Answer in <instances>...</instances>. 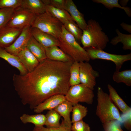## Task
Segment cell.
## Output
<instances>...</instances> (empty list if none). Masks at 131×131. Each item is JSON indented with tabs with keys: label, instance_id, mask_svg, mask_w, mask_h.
Segmentation results:
<instances>
[{
	"label": "cell",
	"instance_id": "obj_1",
	"mask_svg": "<svg viewBox=\"0 0 131 131\" xmlns=\"http://www.w3.org/2000/svg\"><path fill=\"white\" fill-rule=\"evenodd\" d=\"M73 62H64L46 58L30 72L23 75L14 74L13 85L22 103L34 109L52 96L65 95L70 87L69 69Z\"/></svg>",
	"mask_w": 131,
	"mask_h": 131
},
{
	"label": "cell",
	"instance_id": "obj_2",
	"mask_svg": "<svg viewBox=\"0 0 131 131\" xmlns=\"http://www.w3.org/2000/svg\"><path fill=\"white\" fill-rule=\"evenodd\" d=\"M87 24L86 28L82 31L81 39L83 48L103 50L109 41L108 36L102 31L99 23L95 20L90 19Z\"/></svg>",
	"mask_w": 131,
	"mask_h": 131
},
{
	"label": "cell",
	"instance_id": "obj_3",
	"mask_svg": "<svg viewBox=\"0 0 131 131\" xmlns=\"http://www.w3.org/2000/svg\"><path fill=\"white\" fill-rule=\"evenodd\" d=\"M97 100L96 114L102 124L113 120L122 123L120 112L109 95L99 87L97 89Z\"/></svg>",
	"mask_w": 131,
	"mask_h": 131
},
{
	"label": "cell",
	"instance_id": "obj_4",
	"mask_svg": "<svg viewBox=\"0 0 131 131\" xmlns=\"http://www.w3.org/2000/svg\"><path fill=\"white\" fill-rule=\"evenodd\" d=\"M61 34L58 39L60 48L74 61L88 62L90 60L85 49L82 47L74 37L66 30L63 25Z\"/></svg>",
	"mask_w": 131,
	"mask_h": 131
},
{
	"label": "cell",
	"instance_id": "obj_5",
	"mask_svg": "<svg viewBox=\"0 0 131 131\" xmlns=\"http://www.w3.org/2000/svg\"><path fill=\"white\" fill-rule=\"evenodd\" d=\"M63 25L58 19L46 11L37 15L31 27L36 28L58 39L61 34Z\"/></svg>",
	"mask_w": 131,
	"mask_h": 131
},
{
	"label": "cell",
	"instance_id": "obj_6",
	"mask_svg": "<svg viewBox=\"0 0 131 131\" xmlns=\"http://www.w3.org/2000/svg\"><path fill=\"white\" fill-rule=\"evenodd\" d=\"M66 100L72 103L74 106L79 102L92 105L94 95L93 90L81 84L71 86L65 95Z\"/></svg>",
	"mask_w": 131,
	"mask_h": 131
},
{
	"label": "cell",
	"instance_id": "obj_7",
	"mask_svg": "<svg viewBox=\"0 0 131 131\" xmlns=\"http://www.w3.org/2000/svg\"><path fill=\"white\" fill-rule=\"evenodd\" d=\"M90 59H100L113 62L116 66V71H119L123 63L131 60V53L120 55L107 52L103 50L90 48L85 49Z\"/></svg>",
	"mask_w": 131,
	"mask_h": 131
},
{
	"label": "cell",
	"instance_id": "obj_8",
	"mask_svg": "<svg viewBox=\"0 0 131 131\" xmlns=\"http://www.w3.org/2000/svg\"><path fill=\"white\" fill-rule=\"evenodd\" d=\"M36 15L26 9L19 7L15 9L11 19L6 26L21 29L27 25L31 26Z\"/></svg>",
	"mask_w": 131,
	"mask_h": 131
},
{
	"label": "cell",
	"instance_id": "obj_9",
	"mask_svg": "<svg viewBox=\"0 0 131 131\" xmlns=\"http://www.w3.org/2000/svg\"><path fill=\"white\" fill-rule=\"evenodd\" d=\"M79 65L80 83L93 90L96 85V79L99 76V73L88 62H80Z\"/></svg>",
	"mask_w": 131,
	"mask_h": 131
},
{
	"label": "cell",
	"instance_id": "obj_10",
	"mask_svg": "<svg viewBox=\"0 0 131 131\" xmlns=\"http://www.w3.org/2000/svg\"><path fill=\"white\" fill-rule=\"evenodd\" d=\"M31 26L27 25L22 29L20 34L10 46L4 48L9 53L17 56L19 53L26 47L27 42L32 36Z\"/></svg>",
	"mask_w": 131,
	"mask_h": 131
},
{
	"label": "cell",
	"instance_id": "obj_11",
	"mask_svg": "<svg viewBox=\"0 0 131 131\" xmlns=\"http://www.w3.org/2000/svg\"><path fill=\"white\" fill-rule=\"evenodd\" d=\"M22 29L5 26L0 29V48L11 45L21 32Z\"/></svg>",
	"mask_w": 131,
	"mask_h": 131
},
{
	"label": "cell",
	"instance_id": "obj_12",
	"mask_svg": "<svg viewBox=\"0 0 131 131\" xmlns=\"http://www.w3.org/2000/svg\"><path fill=\"white\" fill-rule=\"evenodd\" d=\"M32 35L45 48L53 46H59L58 39L52 35L35 27H31Z\"/></svg>",
	"mask_w": 131,
	"mask_h": 131
},
{
	"label": "cell",
	"instance_id": "obj_13",
	"mask_svg": "<svg viewBox=\"0 0 131 131\" xmlns=\"http://www.w3.org/2000/svg\"><path fill=\"white\" fill-rule=\"evenodd\" d=\"M65 9L69 13L80 29L83 31L86 28L87 24L84 15L78 10L72 0H66Z\"/></svg>",
	"mask_w": 131,
	"mask_h": 131
},
{
	"label": "cell",
	"instance_id": "obj_14",
	"mask_svg": "<svg viewBox=\"0 0 131 131\" xmlns=\"http://www.w3.org/2000/svg\"><path fill=\"white\" fill-rule=\"evenodd\" d=\"M65 100V95H53L38 105L34 109V111L36 113L40 114L46 110L54 109Z\"/></svg>",
	"mask_w": 131,
	"mask_h": 131
},
{
	"label": "cell",
	"instance_id": "obj_15",
	"mask_svg": "<svg viewBox=\"0 0 131 131\" xmlns=\"http://www.w3.org/2000/svg\"><path fill=\"white\" fill-rule=\"evenodd\" d=\"M17 56L28 73L33 71L39 63L26 47L20 52Z\"/></svg>",
	"mask_w": 131,
	"mask_h": 131
},
{
	"label": "cell",
	"instance_id": "obj_16",
	"mask_svg": "<svg viewBox=\"0 0 131 131\" xmlns=\"http://www.w3.org/2000/svg\"><path fill=\"white\" fill-rule=\"evenodd\" d=\"M47 58L51 60L64 62L74 61L72 58L57 46L45 48Z\"/></svg>",
	"mask_w": 131,
	"mask_h": 131
},
{
	"label": "cell",
	"instance_id": "obj_17",
	"mask_svg": "<svg viewBox=\"0 0 131 131\" xmlns=\"http://www.w3.org/2000/svg\"><path fill=\"white\" fill-rule=\"evenodd\" d=\"M26 47L39 62L47 58L45 48L32 35L27 42Z\"/></svg>",
	"mask_w": 131,
	"mask_h": 131
},
{
	"label": "cell",
	"instance_id": "obj_18",
	"mask_svg": "<svg viewBox=\"0 0 131 131\" xmlns=\"http://www.w3.org/2000/svg\"><path fill=\"white\" fill-rule=\"evenodd\" d=\"M0 57L7 61L12 66L16 68L19 71L20 75H24L28 73L18 57L9 53L4 48H0Z\"/></svg>",
	"mask_w": 131,
	"mask_h": 131
},
{
	"label": "cell",
	"instance_id": "obj_19",
	"mask_svg": "<svg viewBox=\"0 0 131 131\" xmlns=\"http://www.w3.org/2000/svg\"><path fill=\"white\" fill-rule=\"evenodd\" d=\"M45 6L42 0H22L20 7L39 15L46 12Z\"/></svg>",
	"mask_w": 131,
	"mask_h": 131
},
{
	"label": "cell",
	"instance_id": "obj_20",
	"mask_svg": "<svg viewBox=\"0 0 131 131\" xmlns=\"http://www.w3.org/2000/svg\"><path fill=\"white\" fill-rule=\"evenodd\" d=\"M109 95L112 100L123 114L126 113L131 108L124 102L118 94L115 89L110 84L107 85Z\"/></svg>",
	"mask_w": 131,
	"mask_h": 131
},
{
	"label": "cell",
	"instance_id": "obj_21",
	"mask_svg": "<svg viewBox=\"0 0 131 131\" xmlns=\"http://www.w3.org/2000/svg\"><path fill=\"white\" fill-rule=\"evenodd\" d=\"M46 11L59 20L63 25L67 21H74L68 12L65 9L55 8L50 5H45Z\"/></svg>",
	"mask_w": 131,
	"mask_h": 131
},
{
	"label": "cell",
	"instance_id": "obj_22",
	"mask_svg": "<svg viewBox=\"0 0 131 131\" xmlns=\"http://www.w3.org/2000/svg\"><path fill=\"white\" fill-rule=\"evenodd\" d=\"M73 106L72 103L66 100L58 105L54 109L61 116L63 117L65 121L69 123H72L70 114L72 112Z\"/></svg>",
	"mask_w": 131,
	"mask_h": 131
},
{
	"label": "cell",
	"instance_id": "obj_23",
	"mask_svg": "<svg viewBox=\"0 0 131 131\" xmlns=\"http://www.w3.org/2000/svg\"><path fill=\"white\" fill-rule=\"evenodd\" d=\"M117 35L111 40L110 43L113 45H115L120 42L123 45V48L124 50H131V34L123 33L117 29L115 30Z\"/></svg>",
	"mask_w": 131,
	"mask_h": 131
},
{
	"label": "cell",
	"instance_id": "obj_24",
	"mask_svg": "<svg viewBox=\"0 0 131 131\" xmlns=\"http://www.w3.org/2000/svg\"><path fill=\"white\" fill-rule=\"evenodd\" d=\"M20 118L24 123H32L34 125L35 127L43 126L46 120L45 115L40 114L32 115L24 114Z\"/></svg>",
	"mask_w": 131,
	"mask_h": 131
},
{
	"label": "cell",
	"instance_id": "obj_25",
	"mask_svg": "<svg viewBox=\"0 0 131 131\" xmlns=\"http://www.w3.org/2000/svg\"><path fill=\"white\" fill-rule=\"evenodd\" d=\"M46 120L45 125L46 127L54 128L60 126L61 116L54 109L49 110L45 115Z\"/></svg>",
	"mask_w": 131,
	"mask_h": 131
},
{
	"label": "cell",
	"instance_id": "obj_26",
	"mask_svg": "<svg viewBox=\"0 0 131 131\" xmlns=\"http://www.w3.org/2000/svg\"><path fill=\"white\" fill-rule=\"evenodd\" d=\"M113 80L117 83H123L128 86H131V70L116 71L113 76Z\"/></svg>",
	"mask_w": 131,
	"mask_h": 131
},
{
	"label": "cell",
	"instance_id": "obj_27",
	"mask_svg": "<svg viewBox=\"0 0 131 131\" xmlns=\"http://www.w3.org/2000/svg\"><path fill=\"white\" fill-rule=\"evenodd\" d=\"M66 30L72 35L79 44L81 43V39L82 31L73 20L68 21L63 24Z\"/></svg>",
	"mask_w": 131,
	"mask_h": 131
},
{
	"label": "cell",
	"instance_id": "obj_28",
	"mask_svg": "<svg viewBox=\"0 0 131 131\" xmlns=\"http://www.w3.org/2000/svg\"><path fill=\"white\" fill-rule=\"evenodd\" d=\"M88 112L87 107L80 104L74 105L72 112V123L82 120L87 115Z\"/></svg>",
	"mask_w": 131,
	"mask_h": 131
},
{
	"label": "cell",
	"instance_id": "obj_29",
	"mask_svg": "<svg viewBox=\"0 0 131 131\" xmlns=\"http://www.w3.org/2000/svg\"><path fill=\"white\" fill-rule=\"evenodd\" d=\"M92 1L103 4L105 7L110 9L114 8H120L124 10L129 17L131 16V9L128 7H123L118 3V0H93Z\"/></svg>",
	"mask_w": 131,
	"mask_h": 131
},
{
	"label": "cell",
	"instance_id": "obj_30",
	"mask_svg": "<svg viewBox=\"0 0 131 131\" xmlns=\"http://www.w3.org/2000/svg\"><path fill=\"white\" fill-rule=\"evenodd\" d=\"M69 84L70 87L80 83L79 77V62L74 61L69 69Z\"/></svg>",
	"mask_w": 131,
	"mask_h": 131
},
{
	"label": "cell",
	"instance_id": "obj_31",
	"mask_svg": "<svg viewBox=\"0 0 131 131\" xmlns=\"http://www.w3.org/2000/svg\"><path fill=\"white\" fill-rule=\"evenodd\" d=\"M15 9L13 8L0 9V29L5 26L10 20Z\"/></svg>",
	"mask_w": 131,
	"mask_h": 131
},
{
	"label": "cell",
	"instance_id": "obj_32",
	"mask_svg": "<svg viewBox=\"0 0 131 131\" xmlns=\"http://www.w3.org/2000/svg\"><path fill=\"white\" fill-rule=\"evenodd\" d=\"M72 123L65 121L62 119V122L59 127L57 128H51L45 127L43 126L35 127L33 131H71Z\"/></svg>",
	"mask_w": 131,
	"mask_h": 131
},
{
	"label": "cell",
	"instance_id": "obj_33",
	"mask_svg": "<svg viewBox=\"0 0 131 131\" xmlns=\"http://www.w3.org/2000/svg\"><path fill=\"white\" fill-rule=\"evenodd\" d=\"M120 123L117 120H113L102 124V125L105 131H124Z\"/></svg>",
	"mask_w": 131,
	"mask_h": 131
},
{
	"label": "cell",
	"instance_id": "obj_34",
	"mask_svg": "<svg viewBox=\"0 0 131 131\" xmlns=\"http://www.w3.org/2000/svg\"><path fill=\"white\" fill-rule=\"evenodd\" d=\"M71 130L72 131H91L89 125L83 120L73 123Z\"/></svg>",
	"mask_w": 131,
	"mask_h": 131
},
{
	"label": "cell",
	"instance_id": "obj_35",
	"mask_svg": "<svg viewBox=\"0 0 131 131\" xmlns=\"http://www.w3.org/2000/svg\"><path fill=\"white\" fill-rule=\"evenodd\" d=\"M22 0H0V9L20 7Z\"/></svg>",
	"mask_w": 131,
	"mask_h": 131
},
{
	"label": "cell",
	"instance_id": "obj_36",
	"mask_svg": "<svg viewBox=\"0 0 131 131\" xmlns=\"http://www.w3.org/2000/svg\"><path fill=\"white\" fill-rule=\"evenodd\" d=\"M124 127L127 130L131 131V110L121 115Z\"/></svg>",
	"mask_w": 131,
	"mask_h": 131
},
{
	"label": "cell",
	"instance_id": "obj_37",
	"mask_svg": "<svg viewBox=\"0 0 131 131\" xmlns=\"http://www.w3.org/2000/svg\"><path fill=\"white\" fill-rule=\"evenodd\" d=\"M66 0H50V5L59 9H65Z\"/></svg>",
	"mask_w": 131,
	"mask_h": 131
},
{
	"label": "cell",
	"instance_id": "obj_38",
	"mask_svg": "<svg viewBox=\"0 0 131 131\" xmlns=\"http://www.w3.org/2000/svg\"><path fill=\"white\" fill-rule=\"evenodd\" d=\"M123 29L130 33H131V25L124 22H122L120 25Z\"/></svg>",
	"mask_w": 131,
	"mask_h": 131
},
{
	"label": "cell",
	"instance_id": "obj_39",
	"mask_svg": "<svg viewBox=\"0 0 131 131\" xmlns=\"http://www.w3.org/2000/svg\"><path fill=\"white\" fill-rule=\"evenodd\" d=\"M128 0H121L119 1V4L123 7H125L129 1Z\"/></svg>",
	"mask_w": 131,
	"mask_h": 131
}]
</instances>
